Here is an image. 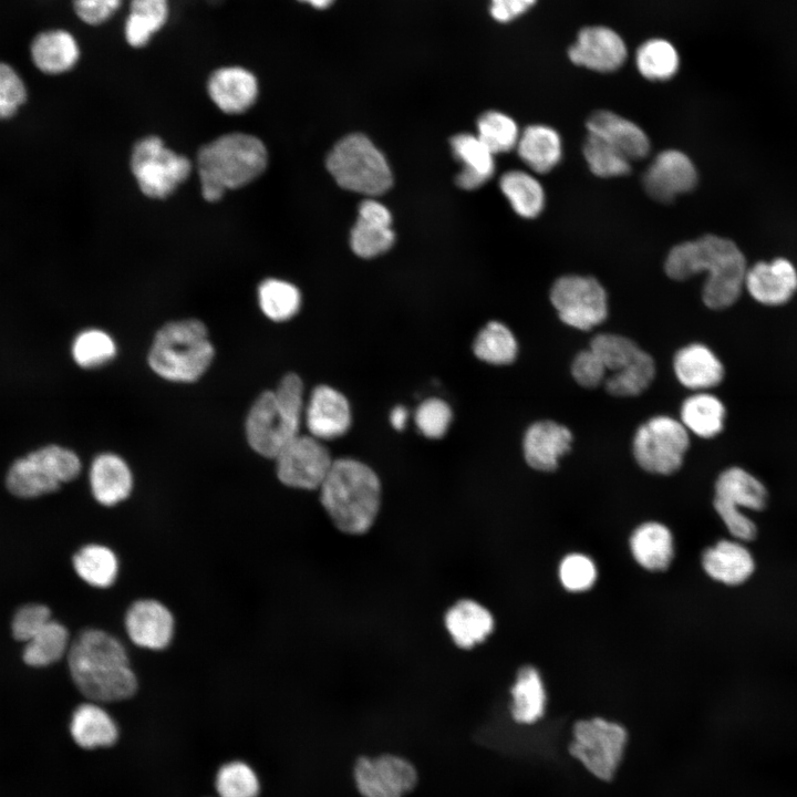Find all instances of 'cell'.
Returning a JSON list of instances; mask_svg holds the SVG:
<instances>
[{
    "mask_svg": "<svg viewBox=\"0 0 797 797\" xmlns=\"http://www.w3.org/2000/svg\"><path fill=\"white\" fill-rule=\"evenodd\" d=\"M583 156L590 170L603 178L623 176L630 173V159L603 139L588 134Z\"/></svg>",
    "mask_w": 797,
    "mask_h": 797,
    "instance_id": "46",
    "label": "cell"
},
{
    "mask_svg": "<svg viewBox=\"0 0 797 797\" xmlns=\"http://www.w3.org/2000/svg\"><path fill=\"white\" fill-rule=\"evenodd\" d=\"M258 302L263 314L270 320L286 321L299 311L301 294L294 284L268 278L258 287Z\"/></svg>",
    "mask_w": 797,
    "mask_h": 797,
    "instance_id": "41",
    "label": "cell"
},
{
    "mask_svg": "<svg viewBox=\"0 0 797 797\" xmlns=\"http://www.w3.org/2000/svg\"><path fill=\"white\" fill-rule=\"evenodd\" d=\"M34 65L45 74H62L79 61L80 48L75 38L62 29L39 33L31 43Z\"/></svg>",
    "mask_w": 797,
    "mask_h": 797,
    "instance_id": "31",
    "label": "cell"
},
{
    "mask_svg": "<svg viewBox=\"0 0 797 797\" xmlns=\"http://www.w3.org/2000/svg\"><path fill=\"white\" fill-rule=\"evenodd\" d=\"M689 445V431L682 422L669 415H656L638 427L632 451L644 470L671 475L682 466Z\"/></svg>",
    "mask_w": 797,
    "mask_h": 797,
    "instance_id": "12",
    "label": "cell"
},
{
    "mask_svg": "<svg viewBox=\"0 0 797 797\" xmlns=\"http://www.w3.org/2000/svg\"><path fill=\"white\" fill-rule=\"evenodd\" d=\"M219 797H258L260 783L256 772L242 760L224 764L216 774Z\"/></svg>",
    "mask_w": 797,
    "mask_h": 797,
    "instance_id": "47",
    "label": "cell"
},
{
    "mask_svg": "<svg viewBox=\"0 0 797 797\" xmlns=\"http://www.w3.org/2000/svg\"><path fill=\"white\" fill-rule=\"evenodd\" d=\"M81 468V459L73 451L50 444L15 459L7 472L6 487L15 497L37 498L75 479Z\"/></svg>",
    "mask_w": 797,
    "mask_h": 797,
    "instance_id": "7",
    "label": "cell"
},
{
    "mask_svg": "<svg viewBox=\"0 0 797 797\" xmlns=\"http://www.w3.org/2000/svg\"><path fill=\"white\" fill-rule=\"evenodd\" d=\"M69 648L70 638L66 628L52 619L24 643L22 658L30 666L43 667L68 654Z\"/></svg>",
    "mask_w": 797,
    "mask_h": 797,
    "instance_id": "39",
    "label": "cell"
},
{
    "mask_svg": "<svg viewBox=\"0 0 797 797\" xmlns=\"http://www.w3.org/2000/svg\"><path fill=\"white\" fill-rule=\"evenodd\" d=\"M302 2H307L311 4L315 9H325L328 8L334 0H299Z\"/></svg>",
    "mask_w": 797,
    "mask_h": 797,
    "instance_id": "57",
    "label": "cell"
},
{
    "mask_svg": "<svg viewBox=\"0 0 797 797\" xmlns=\"http://www.w3.org/2000/svg\"><path fill=\"white\" fill-rule=\"evenodd\" d=\"M72 562L76 575L92 587L107 588L116 580L118 560L115 552L106 546H83L73 556Z\"/></svg>",
    "mask_w": 797,
    "mask_h": 797,
    "instance_id": "37",
    "label": "cell"
},
{
    "mask_svg": "<svg viewBox=\"0 0 797 797\" xmlns=\"http://www.w3.org/2000/svg\"><path fill=\"white\" fill-rule=\"evenodd\" d=\"M627 729L601 717L580 720L572 727L570 754L601 780H611L622 760Z\"/></svg>",
    "mask_w": 797,
    "mask_h": 797,
    "instance_id": "11",
    "label": "cell"
},
{
    "mask_svg": "<svg viewBox=\"0 0 797 797\" xmlns=\"http://www.w3.org/2000/svg\"><path fill=\"white\" fill-rule=\"evenodd\" d=\"M639 72L652 81L671 79L679 69V54L675 48L663 39L644 42L636 51Z\"/></svg>",
    "mask_w": 797,
    "mask_h": 797,
    "instance_id": "43",
    "label": "cell"
},
{
    "mask_svg": "<svg viewBox=\"0 0 797 797\" xmlns=\"http://www.w3.org/2000/svg\"><path fill=\"white\" fill-rule=\"evenodd\" d=\"M302 411V381L289 373L275 391L261 393L250 407L246 421L250 447L263 457L275 458L299 435Z\"/></svg>",
    "mask_w": 797,
    "mask_h": 797,
    "instance_id": "5",
    "label": "cell"
},
{
    "mask_svg": "<svg viewBox=\"0 0 797 797\" xmlns=\"http://www.w3.org/2000/svg\"><path fill=\"white\" fill-rule=\"evenodd\" d=\"M90 486L97 503L104 506H114L130 496L133 488V476L123 458L112 453H105L99 455L92 463Z\"/></svg>",
    "mask_w": 797,
    "mask_h": 797,
    "instance_id": "29",
    "label": "cell"
},
{
    "mask_svg": "<svg viewBox=\"0 0 797 797\" xmlns=\"http://www.w3.org/2000/svg\"><path fill=\"white\" fill-rule=\"evenodd\" d=\"M592 134L622 153L630 161L642 159L650 152L645 132L635 123L610 111H597L587 120Z\"/></svg>",
    "mask_w": 797,
    "mask_h": 797,
    "instance_id": "24",
    "label": "cell"
},
{
    "mask_svg": "<svg viewBox=\"0 0 797 797\" xmlns=\"http://www.w3.org/2000/svg\"><path fill=\"white\" fill-rule=\"evenodd\" d=\"M590 349L599 356L607 371L612 372L628 365L641 351L634 341L614 333L597 334L590 342Z\"/></svg>",
    "mask_w": 797,
    "mask_h": 797,
    "instance_id": "48",
    "label": "cell"
},
{
    "mask_svg": "<svg viewBox=\"0 0 797 797\" xmlns=\"http://www.w3.org/2000/svg\"><path fill=\"white\" fill-rule=\"evenodd\" d=\"M605 372L602 361L590 348L577 353L571 363L572 377L582 387H597L603 382Z\"/></svg>",
    "mask_w": 797,
    "mask_h": 797,
    "instance_id": "53",
    "label": "cell"
},
{
    "mask_svg": "<svg viewBox=\"0 0 797 797\" xmlns=\"http://www.w3.org/2000/svg\"><path fill=\"white\" fill-rule=\"evenodd\" d=\"M550 301L560 320L578 330H591L608 315L607 292L592 277L568 275L558 278L550 289Z\"/></svg>",
    "mask_w": 797,
    "mask_h": 797,
    "instance_id": "13",
    "label": "cell"
},
{
    "mask_svg": "<svg viewBox=\"0 0 797 797\" xmlns=\"http://www.w3.org/2000/svg\"><path fill=\"white\" fill-rule=\"evenodd\" d=\"M50 620V609L41 603H28L19 608L11 621V631L15 640L21 642L29 641L37 634Z\"/></svg>",
    "mask_w": 797,
    "mask_h": 797,
    "instance_id": "52",
    "label": "cell"
},
{
    "mask_svg": "<svg viewBox=\"0 0 797 797\" xmlns=\"http://www.w3.org/2000/svg\"><path fill=\"white\" fill-rule=\"evenodd\" d=\"M121 4L122 0H73L76 15L90 25H99L107 21Z\"/></svg>",
    "mask_w": 797,
    "mask_h": 797,
    "instance_id": "54",
    "label": "cell"
},
{
    "mask_svg": "<svg viewBox=\"0 0 797 797\" xmlns=\"http://www.w3.org/2000/svg\"><path fill=\"white\" fill-rule=\"evenodd\" d=\"M275 459L282 484L309 490L320 488L333 464L329 449L318 438L300 434Z\"/></svg>",
    "mask_w": 797,
    "mask_h": 797,
    "instance_id": "14",
    "label": "cell"
},
{
    "mask_svg": "<svg viewBox=\"0 0 797 797\" xmlns=\"http://www.w3.org/2000/svg\"><path fill=\"white\" fill-rule=\"evenodd\" d=\"M71 352L79 366L94 369L104 365L115 356L116 344L106 332L87 329L75 337Z\"/></svg>",
    "mask_w": 797,
    "mask_h": 797,
    "instance_id": "45",
    "label": "cell"
},
{
    "mask_svg": "<svg viewBox=\"0 0 797 797\" xmlns=\"http://www.w3.org/2000/svg\"><path fill=\"white\" fill-rule=\"evenodd\" d=\"M306 424L311 436L318 439H332L343 435L351 425L348 400L328 385L317 386L306 408Z\"/></svg>",
    "mask_w": 797,
    "mask_h": 797,
    "instance_id": "22",
    "label": "cell"
},
{
    "mask_svg": "<svg viewBox=\"0 0 797 797\" xmlns=\"http://www.w3.org/2000/svg\"><path fill=\"white\" fill-rule=\"evenodd\" d=\"M214 353L205 324L197 319H184L168 322L157 331L148 364L167 381L195 382L209 368Z\"/></svg>",
    "mask_w": 797,
    "mask_h": 797,
    "instance_id": "6",
    "label": "cell"
},
{
    "mask_svg": "<svg viewBox=\"0 0 797 797\" xmlns=\"http://www.w3.org/2000/svg\"><path fill=\"white\" fill-rule=\"evenodd\" d=\"M655 375V363L652 356L641 350L635 359L621 370L609 376L604 386L613 396H635L645 391Z\"/></svg>",
    "mask_w": 797,
    "mask_h": 797,
    "instance_id": "42",
    "label": "cell"
},
{
    "mask_svg": "<svg viewBox=\"0 0 797 797\" xmlns=\"http://www.w3.org/2000/svg\"><path fill=\"white\" fill-rule=\"evenodd\" d=\"M510 694V713L515 722L530 725L544 716L547 703L546 689L535 666L525 665L519 669Z\"/></svg>",
    "mask_w": 797,
    "mask_h": 797,
    "instance_id": "34",
    "label": "cell"
},
{
    "mask_svg": "<svg viewBox=\"0 0 797 797\" xmlns=\"http://www.w3.org/2000/svg\"><path fill=\"white\" fill-rule=\"evenodd\" d=\"M407 416H408V412L406 411V408L404 406L400 405V406L394 407L390 415L391 425L397 431L403 429L405 426Z\"/></svg>",
    "mask_w": 797,
    "mask_h": 797,
    "instance_id": "56",
    "label": "cell"
},
{
    "mask_svg": "<svg viewBox=\"0 0 797 797\" xmlns=\"http://www.w3.org/2000/svg\"><path fill=\"white\" fill-rule=\"evenodd\" d=\"M701 563L705 573L726 586L744 583L755 570L749 550L739 541L722 539L702 552Z\"/></svg>",
    "mask_w": 797,
    "mask_h": 797,
    "instance_id": "25",
    "label": "cell"
},
{
    "mask_svg": "<svg viewBox=\"0 0 797 797\" xmlns=\"http://www.w3.org/2000/svg\"><path fill=\"white\" fill-rule=\"evenodd\" d=\"M391 224V213L383 204L374 199L363 200L350 236L353 252L362 258H372L387 251L395 240Z\"/></svg>",
    "mask_w": 797,
    "mask_h": 797,
    "instance_id": "21",
    "label": "cell"
},
{
    "mask_svg": "<svg viewBox=\"0 0 797 797\" xmlns=\"http://www.w3.org/2000/svg\"><path fill=\"white\" fill-rule=\"evenodd\" d=\"M27 96V87L19 73L8 63L0 62V121L14 116Z\"/></svg>",
    "mask_w": 797,
    "mask_h": 797,
    "instance_id": "51",
    "label": "cell"
},
{
    "mask_svg": "<svg viewBox=\"0 0 797 797\" xmlns=\"http://www.w3.org/2000/svg\"><path fill=\"white\" fill-rule=\"evenodd\" d=\"M320 500L333 525L346 535H363L373 526L381 505V485L365 464L340 458L320 486Z\"/></svg>",
    "mask_w": 797,
    "mask_h": 797,
    "instance_id": "4",
    "label": "cell"
},
{
    "mask_svg": "<svg viewBox=\"0 0 797 797\" xmlns=\"http://www.w3.org/2000/svg\"><path fill=\"white\" fill-rule=\"evenodd\" d=\"M744 286L757 302L780 306L797 290V271L793 263L784 258L758 262L746 271Z\"/></svg>",
    "mask_w": 797,
    "mask_h": 797,
    "instance_id": "23",
    "label": "cell"
},
{
    "mask_svg": "<svg viewBox=\"0 0 797 797\" xmlns=\"http://www.w3.org/2000/svg\"><path fill=\"white\" fill-rule=\"evenodd\" d=\"M569 58L577 65L598 72H612L625 61L627 49L613 30L589 27L579 32L577 42L569 49Z\"/></svg>",
    "mask_w": 797,
    "mask_h": 797,
    "instance_id": "19",
    "label": "cell"
},
{
    "mask_svg": "<svg viewBox=\"0 0 797 797\" xmlns=\"http://www.w3.org/2000/svg\"><path fill=\"white\" fill-rule=\"evenodd\" d=\"M130 169L144 196L163 200L188 179L193 164L187 156L166 146L162 137L146 135L132 147Z\"/></svg>",
    "mask_w": 797,
    "mask_h": 797,
    "instance_id": "9",
    "label": "cell"
},
{
    "mask_svg": "<svg viewBox=\"0 0 797 797\" xmlns=\"http://www.w3.org/2000/svg\"><path fill=\"white\" fill-rule=\"evenodd\" d=\"M697 183L696 168L689 156L676 149L659 153L643 175L646 193L660 203L692 190Z\"/></svg>",
    "mask_w": 797,
    "mask_h": 797,
    "instance_id": "16",
    "label": "cell"
},
{
    "mask_svg": "<svg viewBox=\"0 0 797 797\" xmlns=\"http://www.w3.org/2000/svg\"><path fill=\"white\" fill-rule=\"evenodd\" d=\"M503 194L516 214L535 218L544 209L545 190L537 178L524 170H509L499 180Z\"/></svg>",
    "mask_w": 797,
    "mask_h": 797,
    "instance_id": "38",
    "label": "cell"
},
{
    "mask_svg": "<svg viewBox=\"0 0 797 797\" xmlns=\"http://www.w3.org/2000/svg\"><path fill=\"white\" fill-rule=\"evenodd\" d=\"M572 444L571 431L555 421L544 420L532 423L522 439L524 457L527 464L540 472H552L558 467L561 456Z\"/></svg>",
    "mask_w": 797,
    "mask_h": 797,
    "instance_id": "20",
    "label": "cell"
},
{
    "mask_svg": "<svg viewBox=\"0 0 797 797\" xmlns=\"http://www.w3.org/2000/svg\"><path fill=\"white\" fill-rule=\"evenodd\" d=\"M558 577L561 586L569 592L579 593L590 590L598 578L594 561L581 552L566 555L559 562Z\"/></svg>",
    "mask_w": 797,
    "mask_h": 797,
    "instance_id": "49",
    "label": "cell"
},
{
    "mask_svg": "<svg viewBox=\"0 0 797 797\" xmlns=\"http://www.w3.org/2000/svg\"><path fill=\"white\" fill-rule=\"evenodd\" d=\"M516 148L520 159L538 174L549 173L562 157L559 133L542 124L526 127L519 135Z\"/></svg>",
    "mask_w": 797,
    "mask_h": 797,
    "instance_id": "33",
    "label": "cell"
},
{
    "mask_svg": "<svg viewBox=\"0 0 797 797\" xmlns=\"http://www.w3.org/2000/svg\"><path fill=\"white\" fill-rule=\"evenodd\" d=\"M673 369L683 386L697 392L718 385L724 377L721 360L702 343L681 348L674 355Z\"/></svg>",
    "mask_w": 797,
    "mask_h": 797,
    "instance_id": "26",
    "label": "cell"
},
{
    "mask_svg": "<svg viewBox=\"0 0 797 797\" xmlns=\"http://www.w3.org/2000/svg\"><path fill=\"white\" fill-rule=\"evenodd\" d=\"M723 402L705 391L686 397L681 406V422L696 436L712 438L718 435L725 423Z\"/></svg>",
    "mask_w": 797,
    "mask_h": 797,
    "instance_id": "35",
    "label": "cell"
},
{
    "mask_svg": "<svg viewBox=\"0 0 797 797\" xmlns=\"http://www.w3.org/2000/svg\"><path fill=\"white\" fill-rule=\"evenodd\" d=\"M451 146L455 158L462 164V169L456 176L457 186L472 190L491 178L495 172L494 154L477 135L467 133L455 135L451 139Z\"/></svg>",
    "mask_w": 797,
    "mask_h": 797,
    "instance_id": "30",
    "label": "cell"
},
{
    "mask_svg": "<svg viewBox=\"0 0 797 797\" xmlns=\"http://www.w3.org/2000/svg\"><path fill=\"white\" fill-rule=\"evenodd\" d=\"M207 93L220 112L227 115H240L249 111L257 102L258 79L246 68L221 66L209 75Z\"/></svg>",
    "mask_w": 797,
    "mask_h": 797,
    "instance_id": "17",
    "label": "cell"
},
{
    "mask_svg": "<svg viewBox=\"0 0 797 797\" xmlns=\"http://www.w3.org/2000/svg\"><path fill=\"white\" fill-rule=\"evenodd\" d=\"M473 351L484 362L504 365L515 361L518 343L508 327L490 321L476 335Z\"/></svg>",
    "mask_w": 797,
    "mask_h": 797,
    "instance_id": "40",
    "label": "cell"
},
{
    "mask_svg": "<svg viewBox=\"0 0 797 797\" xmlns=\"http://www.w3.org/2000/svg\"><path fill=\"white\" fill-rule=\"evenodd\" d=\"M70 733L82 748L94 749L115 744L118 727L113 717L96 702L79 705L71 717Z\"/></svg>",
    "mask_w": 797,
    "mask_h": 797,
    "instance_id": "32",
    "label": "cell"
},
{
    "mask_svg": "<svg viewBox=\"0 0 797 797\" xmlns=\"http://www.w3.org/2000/svg\"><path fill=\"white\" fill-rule=\"evenodd\" d=\"M477 137L494 155L515 148L520 135L516 122L497 111L484 113L477 122Z\"/></svg>",
    "mask_w": 797,
    "mask_h": 797,
    "instance_id": "44",
    "label": "cell"
},
{
    "mask_svg": "<svg viewBox=\"0 0 797 797\" xmlns=\"http://www.w3.org/2000/svg\"><path fill=\"white\" fill-rule=\"evenodd\" d=\"M327 167L346 190L375 196L392 186V173L384 155L363 134L340 139L328 155Z\"/></svg>",
    "mask_w": 797,
    "mask_h": 797,
    "instance_id": "8",
    "label": "cell"
},
{
    "mask_svg": "<svg viewBox=\"0 0 797 797\" xmlns=\"http://www.w3.org/2000/svg\"><path fill=\"white\" fill-rule=\"evenodd\" d=\"M767 490L757 477L744 468L734 466L718 475L713 506L735 539L749 541L755 539L757 528L741 508L763 510L767 505Z\"/></svg>",
    "mask_w": 797,
    "mask_h": 797,
    "instance_id": "10",
    "label": "cell"
},
{
    "mask_svg": "<svg viewBox=\"0 0 797 797\" xmlns=\"http://www.w3.org/2000/svg\"><path fill=\"white\" fill-rule=\"evenodd\" d=\"M68 665L77 690L90 701L126 700L137 690V677L127 652L114 635L86 629L70 644Z\"/></svg>",
    "mask_w": 797,
    "mask_h": 797,
    "instance_id": "2",
    "label": "cell"
},
{
    "mask_svg": "<svg viewBox=\"0 0 797 797\" xmlns=\"http://www.w3.org/2000/svg\"><path fill=\"white\" fill-rule=\"evenodd\" d=\"M630 552L635 562L651 572L666 570L674 557L671 530L659 521H644L629 538Z\"/></svg>",
    "mask_w": 797,
    "mask_h": 797,
    "instance_id": "28",
    "label": "cell"
},
{
    "mask_svg": "<svg viewBox=\"0 0 797 797\" xmlns=\"http://www.w3.org/2000/svg\"><path fill=\"white\" fill-rule=\"evenodd\" d=\"M452 411L441 398H428L422 402L415 412V423L420 432L428 438L443 437L452 422Z\"/></svg>",
    "mask_w": 797,
    "mask_h": 797,
    "instance_id": "50",
    "label": "cell"
},
{
    "mask_svg": "<svg viewBox=\"0 0 797 797\" xmlns=\"http://www.w3.org/2000/svg\"><path fill=\"white\" fill-rule=\"evenodd\" d=\"M444 623L460 649H472L484 642L495 627L490 611L472 599H462L453 604L445 613Z\"/></svg>",
    "mask_w": 797,
    "mask_h": 797,
    "instance_id": "27",
    "label": "cell"
},
{
    "mask_svg": "<svg viewBox=\"0 0 797 797\" xmlns=\"http://www.w3.org/2000/svg\"><path fill=\"white\" fill-rule=\"evenodd\" d=\"M664 269L670 278L679 281L706 271L702 299L706 307L714 310L728 308L737 301L747 271L745 257L738 247L732 240L715 235L674 246L666 257Z\"/></svg>",
    "mask_w": 797,
    "mask_h": 797,
    "instance_id": "1",
    "label": "cell"
},
{
    "mask_svg": "<svg viewBox=\"0 0 797 797\" xmlns=\"http://www.w3.org/2000/svg\"><path fill=\"white\" fill-rule=\"evenodd\" d=\"M168 0H131L130 12L124 25L126 42L133 48H143L167 22Z\"/></svg>",
    "mask_w": 797,
    "mask_h": 797,
    "instance_id": "36",
    "label": "cell"
},
{
    "mask_svg": "<svg viewBox=\"0 0 797 797\" xmlns=\"http://www.w3.org/2000/svg\"><path fill=\"white\" fill-rule=\"evenodd\" d=\"M536 0H491L490 13L499 22H508L526 12Z\"/></svg>",
    "mask_w": 797,
    "mask_h": 797,
    "instance_id": "55",
    "label": "cell"
},
{
    "mask_svg": "<svg viewBox=\"0 0 797 797\" xmlns=\"http://www.w3.org/2000/svg\"><path fill=\"white\" fill-rule=\"evenodd\" d=\"M174 628L172 612L157 600H137L131 604L125 614L127 635L139 648L165 649L173 639Z\"/></svg>",
    "mask_w": 797,
    "mask_h": 797,
    "instance_id": "18",
    "label": "cell"
},
{
    "mask_svg": "<svg viewBox=\"0 0 797 797\" xmlns=\"http://www.w3.org/2000/svg\"><path fill=\"white\" fill-rule=\"evenodd\" d=\"M195 166L203 198L217 203L228 190L248 186L263 174L268 151L253 134L229 132L204 144Z\"/></svg>",
    "mask_w": 797,
    "mask_h": 797,
    "instance_id": "3",
    "label": "cell"
},
{
    "mask_svg": "<svg viewBox=\"0 0 797 797\" xmlns=\"http://www.w3.org/2000/svg\"><path fill=\"white\" fill-rule=\"evenodd\" d=\"M354 782L363 797H404L415 787L417 772L397 755L361 757L354 766Z\"/></svg>",
    "mask_w": 797,
    "mask_h": 797,
    "instance_id": "15",
    "label": "cell"
}]
</instances>
